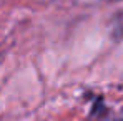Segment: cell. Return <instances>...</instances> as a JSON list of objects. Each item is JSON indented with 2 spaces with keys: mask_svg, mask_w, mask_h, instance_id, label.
I'll return each mask as SVG.
<instances>
[{
  "mask_svg": "<svg viewBox=\"0 0 123 121\" xmlns=\"http://www.w3.org/2000/svg\"><path fill=\"white\" fill-rule=\"evenodd\" d=\"M113 121H123V109L120 111V115H118V116H117V118H115Z\"/></svg>",
  "mask_w": 123,
  "mask_h": 121,
  "instance_id": "1",
  "label": "cell"
},
{
  "mask_svg": "<svg viewBox=\"0 0 123 121\" xmlns=\"http://www.w3.org/2000/svg\"><path fill=\"white\" fill-rule=\"evenodd\" d=\"M105 2H120V0H105Z\"/></svg>",
  "mask_w": 123,
  "mask_h": 121,
  "instance_id": "2",
  "label": "cell"
}]
</instances>
